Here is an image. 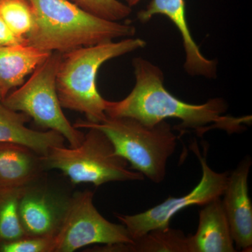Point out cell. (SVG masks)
<instances>
[{
	"label": "cell",
	"instance_id": "cell-1",
	"mask_svg": "<svg viewBox=\"0 0 252 252\" xmlns=\"http://www.w3.org/2000/svg\"><path fill=\"white\" fill-rule=\"evenodd\" d=\"M132 66L135 77L133 89L122 100H106L107 117L132 118L149 126L175 118L182 122L176 128L180 131L190 129L200 137L212 129L230 134L240 132L245 130V124L252 122L251 116L237 118L224 115L228 105L220 97L201 104L177 98L164 86L161 69L143 58L132 60Z\"/></svg>",
	"mask_w": 252,
	"mask_h": 252
},
{
	"label": "cell",
	"instance_id": "cell-2",
	"mask_svg": "<svg viewBox=\"0 0 252 252\" xmlns=\"http://www.w3.org/2000/svg\"><path fill=\"white\" fill-rule=\"evenodd\" d=\"M34 14V27L28 45L61 54L78 49L132 37L131 24L107 21L81 9L70 0H28Z\"/></svg>",
	"mask_w": 252,
	"mask_h": 252
},
{
	"label": "cell",
	"instance_id": "cell-3",
	"mask_svg": "<svg viewBox=\"0 0 252 252\" xmlns=\"http://www.w3.org/2000/svg\"><path fill=\"white\" fill-rule=\"evenodd\" d=\"M146 41L128 37L84 46L62 54L57 74L56 91L63 108L85 114L88 122L98 124L107 119V99L97 88V73L107 61L143 49Z\"/></svg>",
	"mask_w": 252,
	"mask_h": 252
},
{
	"label": "cell",
	"instance_id": "cell-4",
	"mask_svg": "<svg viewBox=\"0 0 252 252\" xmlns=\"http://www.w3.org/2000/svg\"><path fill=\"white\" fill-rule=\"evenodd\" d=\"M73 126L102 131L116 154L130 162L131 170L140 172L154 183L165 179L167 162L175 152L177 141L166 121L149 126L132 118L107 117L98 124L80 120Z\"/></svg>",
	"mask_w": 252,
	"mask_h": 252
},
{
	"label": "cell",
	"instance_id": "cell-5",
	"mask_svg": "<svg viewBox=\"0 0 252 252\" xmlns=\"http://www.w3.org/2000/svg\"><path fill=\"white\" fill-rule=\"evenodd\" d=\"M80 145L54 147L44 162L47 171L60 170L74 185L93 184L95 187L112 182L142 181L144 176L127 167V161L116 154L112 142L102 131L87 129Z\"/></svg>",
	"mask_w": 252,
	"mask_h": 252
},
{
	"label": "cell",
	"instance_id": "cell-6",
	"mask_svg": "<svg viewBox=\"0 0 252 252\" xmlns=\"http://www.w3.org/2000/svg\"><path fill=\"white\" fill-rule=\"evenodd\" d=\"M61 56V53H51L32 72L29 80L0 102L11 110L24 113L43 128L59 132L70 147H77L85 134L67 120L56 91V74Z\"/></svg>",
	"mask_w": 252,
	"mask_h": 252
},
{
	"label": "cell",
	"instance_id": "cell-7",
	"mask_svg": "<svg viewBox=\"0 0 252 252\" xmlns=\"http://www.w3.org/2000/svg\"><path fill=\"white\" fill-rule=\"evenodd\" d=\"M55 252H72L88 245L107 246L132 243L124 225L104 219L94 206L90 190L72 194L67 215L55 237Z\"/></svg>",
	"mask_w": 252,
	"mask_h": 252
},
{
	"label": "cell",
	"instance_id": "cell-8",
	"mask_svg": "<svg viewBox=\"0 0 252 252\" xmlns=\"http://www.w3.org/2000/svg\"><path fill=\"white\" fill-rule=\"evenodd\" d=\"M191 149L201 163L203 176L198 185L190 193L180 198L170 197L160 205L137 215H116L125 225L132 240L151 230L168 228L172 217L187 207L192 205L204 206L223 195L229 172L218 173L212 170L207 165L206 155H200L195 142Z\"/></svg>",
	"mask_w": 252,
	"mask_h": 252
},
{
	"label": "cell",
	"instance_id": "cell-9",
	"mask_svg": "<svg viewBox=\"0 0 252 252\" xmlns=\"http://www.w3.org/2000/svg\"><path fill=\"white\" fill-rule=\"evenodd\" d=\"M72 195L48 180L46 172L22 187L18 212L25 234L55 238L67 215Z\"/></svg>",
	"mask_w": 252,
	"mask_h": 252
},
{
	"label": "cell",
	"instance_id": "cell-10",
	"mask_svg": "<svg viewBox=\"0 0 252 252\" xmlns=\"http://www.w3.org/2000/svg\"><path fill=\"white\" fill-rule=\"evenodd\" d=\"M141 0H126L129 6H135ZM157 15L166 16L180 32L185 51L184 67L192 77L215 79L217 74V63L207 59L202 54L194 40L186 16L185 0H152L144 9L137 14L141 23H147Z\"/></svg>",
	"mask_w": 252,
	"mask_h": 252
},
{
	"label": "cell",
	"instance_id": "cell-11",
	"mask_svg": "<svg viewBox=\"0 0 252 252\" xmlns=\"http://www.w3.org/2000/svg\"><path fill=\"white\" fill-rule=\"evenodd\" d=\"M252 162L245 159L231 175L223 193V207L237 249L251 252L252 205L249 196L248 177Z\"/></svg>",
	"mask_w": 252,
	"mask_h": 252
},
{
	"label": "cell",
	"instance_id": "cell-12",
	"mask_svg": "<svg viewBox=\"0 0 252 252\" xmlns=\"http://www.w3.org/2000/svg\"><path fill=\"white\" fill-rule=\"evenodd\" d=\"M189 252H234L229 223L220 198L204 205L199 212L196 233L188 237Z\"/></svg>",
	"mask_w": 252,
	"mask_h": 252
},
{
	"label": "cell",
	"instance_id": "cell-13",
	"mask_svg": "<svg viewBox=\"0 0 252 252\" xmlns=\"http://www.w3.org/2000/svg\"><path fill=\"white\" fill-rule=\"evenodd\" d=\"M47 172L44 157L14 142H0V188H21Z\"/></svg>",
	"mask_w": 252,
	"mask_h": 252
},
{
	"label": "cell",
	"instance_id": "cell-14",
	"mask_svg": "<svg viewBox=\"0 0 252 252\" xmlns=\"http://www.w3.org/2000/svg\"><path fill=\"white\" fill-rule=\"evenodd\" d=\"M30 119L24 113L11 110L0 102V142L23 144L43 157L53 147L64 146L65 139L56 131L28 128L26 124Z\"/></svg>",
	"mask_w": 252,
	"mask_h": 252
},
{
	"label": "cell",
	"instance_id": "cell-15",
	"mask_svg": "<svg viewBox=\"0 0 252 252\" xmlns=\"http://www.w3.org/2000/svg\"><path fill=\"white\" fill-rule=\"evenodd\" d=\"M51 53L28 44L0 46L1 100L11 89L22 85L26 77L44 63Z\"/></svg>",
	"mask_w": 252,
	"mask_h": 252
},
{
	"label": "cell",
	"instance_id": "cell-16",
	"mask_svg": "<svg viewBox=\"0 0 252 252\" xmlns=\"http://www.w3.org/2000/svg\"><path fill=\"white\" fill-rule=\"evenodd\" d=\"M104 249L114 252H189L188 237L181 230L170 227L151 230L134 240L132 243L111 245Z\"/></svg>",
	"mask_w": 252,
	"mask_h": 252
},
{
	"label": "cell",
	"instance_id": "cell-17",
	"mask_svg": "<svg viewBox=\"0 0 252 252\" xmlns=\"http://www.w3.org/2000/svg\"><path fill=\"white\" fill-rule=\"evenodd\" d=\"M21 188H0V243L26 236L20 220Z\"/></svg>",
	"mask_w": 252,
	"mask_h": 252
},
{
	"label": "cell",
	"instance_id": "cell-18",
	"mask_svg": "<svg viewBox=\"0 0 252 252\" xmlns=\"http://www.w3.org/2000/svg\"><path fill=\"white\" fill-rule=\"evenodd\" d=\"M0 16L14 34L24 39L34 27V14L28 0H0Z\"/></svg>",
	"mask_w": 252,
	"mask_h": 252
},
{
	"label": "cell",
	"instance_id": "cell-19",
	"mask_svg": "<svg viewBox=\"0 0 252 252\" xmlns=\"http://www.w3.org/2000/svg\"><path fill=\"white\" fill-rule=\"evenodd\" d=\"M87 12L107 21H116L128 17L132 10L119 0H70Z\"/></svg>",
	"mask_w": 252,
	"mask_h": 252
},
{
	"label": "cell",
	"instance_id": "cell-20",
	"mask_svg": "<svg viewBox=\"0 0 252 252\" xmlns=\"http://www.w3.org/2000/svg\"><path fill=\"white\" fill-rule=\"evenodd\" d=\"M56 240L49 237H23L0 243V252H55Z\"/></svg>",
	"mask_w": 252,
	"mask_h": 252
},
{
	"label": "cell",
	"instance_id": "cell-21",
	"mask_svg": "<svg viewBox=\"0 0 252 252\" xmlns=\"http://www.w3.org/2000/svg\"><path fill=\"white\" fill-rule=\"evenodd\" d=\"M28 44L27 39L14 34L0 16V46Z\"/></svg>",
	"mask_w": 252,
	"mask_h": 252
},
{
	"label": "cell",
	"instance_id": "cell-22",
	"mask_svg": "<svg viewBox=\"0 0 252 252\" xmlns=\"http://www.w3.org/2000/svg\"><path fill=\"white\" fill-rule=\"evenodd\" d=\"M0 101H1V95H0Z\"/></svg>",
	"mask_w": 252,
	"mask_h": 252
}]
</instances>
